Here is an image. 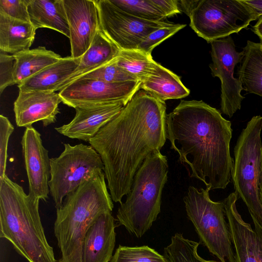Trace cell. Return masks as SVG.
Segmentation results:
<instances>
[{
  "label": "cell",
  "mask_w": 262,
  "mask_h": 262,
  "mask_svg": "<svg viewBox=\"0 0 262 262\" xmlns=\"http://www.w3.org/2000/svg\"><path fill=\"white\" fill-rule=\"evenodd\" d=\"M116 62L125 72L141 82L156 73L159 64L151 54L138 49L120 50Z\"/></svg>",
  "instance_id": "26"
},
{
  "label": "cell",
  "mask_w": 262,
  "mask_h": 262,
  "mask_svg": "<svg viewBox=\"0 0 262 262\" xmlns=\"http://www.w3.org/2000/svg\"><path fill=\"white\" fill-rule=\"evenodd\" d=\"M104 168L100 156L91 145L64 144L61 154L50 158L49 186L56 209L68 195Z\"/></svg>",
  "instance_id": "8"
},
{
  "label": "cell",
  "mask_w": 262,
  "mask_h": 262,
  "mask_svg": "<svg viewBox=\"0 0 262 262\" xmlns=\"http://www.w3.org/2000/svg\"><path fill=\"white\" fill-rule=\"evenodd\" d=\"M36 28L29 22L0 13V50L12 55L29 50L33 43Z\"/></svg>",
  "instance_id": "22"
},
{
  "label": "cell",
  "mask_w": 262,
  "mask_h": 262,
  "mask_svg": "<svg viewBox=\"0 0 262 262\" xmlns=\"http://www.w3.org/2000/svg\"><path fill=\"white\" fill-rule=\"evenodd\" d=\"M238 199L233 192L224 200L235 262H262V226L251 217L254 225L253 229L243 220L236 208Z\"/></svg>",
  "instance_id": "13"
},
{
  "label": "cell",
  "mask_w": 262,
  "mask_h": 262,
  "mask_svg": "<svg viewBox=\"0 0 262 262\" xmlns=\"http://www.w3.org/2000/svg\"><path fill=\"white\" fill-rule=\"evenodd\" d=\"M140 89L144 90L164 101L187 96L190 91L180 77L169 70L158 64L156 73L141 82Z\"/></svg>",
  "instance_id": "25"
},
{
  "label": "cell",
  "mask_w": 262,
  "mask_h": 262,
  "mask_svg": "<svg viewBox=\"0 0 262 262\" xmlns=\"http://www.w3.org/2000/svg\"><path fill=\"white\" fill-rule=\"evenodd\" d=\"M189 17L191 28L208 43L237 33L258 18L242 0H200Z\"/></svg>",
  "instance_id": "9"
},
{
  "label": "cell",
  "mask_w": 262,
  "mask_h": 262,
  "mask_svg": "<svg viewBox=\"0 0 262 262\" xmlns=\"http://www.w3.org/2000/svg\"><path fill=\"white\" fill-rule=\"evenodd\" d=\"M125 105L118 102L76 107L75 116L71 122L55 129L69 138L89 142Z\"/></svg>",
  "instance_id": "16"
},
{
  "label": "cell",
  "mask_w": 262,
  "mask_h": 262,
  "mask_svg": "<svg viewBox=\"0 0 262 262\" xmlns=\"http://www.w3.org/2000/svg\"><path fill=\"white\" fill-rule=\"evenodd\" d=\"M199 245L184 237L182 234L176 233L170 244L164 248V256L167 262H218L201 257L198 252Z\"/></svg>",
  "instance_id": "27"
},
{
  "label": "cell",
  "mask_w": 262,
  "mask_h": 262,
  "mask_svg": "<svg viewBox=\"0 0 262 262\" xmlns=\"http://www.w3.org/2000/svg\"><path fill=\"white\" fill-rule=\"evenodd\" d=\"M167 139L190 178L211 190L224 189L231 181L234 160L230 151L231 123L204 101L181 100L166 118Z\"/></svg>",
  "instance_id": "2"
},
{
  "label": "cell",
  "mask_w": 262,
  "mask_h": 262,
  "mask_svg": "<svg viewBox=\"0 0 262 262\" xmlns=\"http://www.w3.org/2000/svg\"><path fill=\"white\" fill-rule=\"evenodd\" d=\"M209 188L190 186L183 198L188 218L200 241L221 262H235L234 252L224 200L213 201Z\"/></svg>",
  "instance_id": "7"
},
{
  "label": "cell",
  "mask_w": 262,
  "mask_h": 262,
  "mask_svg": "<svg viewBox=\"0 0 262 262\" xmlns=\"http://www.w3.org/2000/svg\"><path fill=\"white\" fill-rule=\"evenodd\" d=\"M69 29L72 57H81L100 30L96 1L63 0Z\"/></svg>",
  "instance_id": "15"
},
{
  "label": "cell",
  "mask_w": 262,
  "mask_h": 262,
  "mask_svg": "<svg viewBox=\"0 0 262 262\" xmlns=\"http://www.w3.org/2000/svg\"><path fill=\"white\" fill-rule=\"evenodd\" d=\"M122 11L140 19L151 21H164L166 18L151 0H110Z\"/></svg>",
  "instance_id": "28"
},
{
  "label": "cell",
  "mask_w": 262,
  "mask_h": 262,
  "mask_svg": "<svg viewBox=\"0 0 262 262\" xmlns=\"http://www.w3.org/2000/svg\"><path fill=\"white\" fill-rule=\"evenodd\" d=\"M28 12L30 22L36 30L47 28L70 38L63 0H29Z\"/></svg>",
  "instance_id": "21"
},
{
  "label": "cell",
  "mask_w": 262,
  "mask_h": 262,
  "mask_svg": "<svg viewBox=\"0 0 262 262\" xmlns=\"http://www.w3.org/2000/svg\"><path fill=\"white\" fill-rule=\"evenodd\" d=\"M120 51L101 30H99L88 50L81 57L78 67L62 85L60 91L86 74L111 62L117 57Z\"/></svg>",
  "instance_id": "20"
},
{
  "label": "cell",
  "mask_w": 262,
  "mask_h": 262,
  "mask_svg": "<svg viewBox=\"0 0 262 262\" xmlns=\"http://www.w3.org/2000/svg\"><path fill=\"white\" fill-rule=\"evenodd\" d=\"M253 31L259 37L262 43V15L257 19L255 25L253 27Z\"/></svg>",
  "instance_id": "38"
},
{
  "label": "cell",
  "mask_w": 262,
  "mask_h": 262,
  "mask_svg": "<svg viewBox=\"0 0 262 262\" xmlns=\"http://www.w3.org/2000/svg\"><path fill=\"white\" fill-rule=\"evenodd\" d=\"M29 0H0V13L26 22H30Z\"/></svg>",
  "instance_id": "33"
},
{
  "label": "cell",
  "mask_w": 262,
  "mask_h": 262,
  "mask_svg": "<svg viewBox=\"0 0 262 262\" xmlns=\"http://www.w3.org/2000/svg\"><path fill=\"white\" fill-rule=\"evenodd\" d=\"M212 63L209 64L213 77H218L221 82V110L231 118L241 108L245 98L241 94L243 87L240 80L234 77L236 65L241 63L243 51L236 50L232 37H228L210 42Z\"/></svg>",
  "instance_id": "11"
},
{
  "label": "cell",
  "mask_w": 262,
  "mask_h": 262,
  "mask_svg": "<svg viewBox=\"0 0 262 262\" xmlns=\"http://www.w3.org/2000/svg\"><path fill=\"white\" fill-rule=\"evenodd\" d=\"M39 201L6 175L0 180V236L29 262H56L41 223Z\"/></svg>",
  "instance_id": "4"
},
{
  "label": "cell",
  "mask_w": 262,
  "mask_h": 262,
  "mask_svg": "<svg viewBox=\"0 0 262 262\" xmlns=\"http://www.w3.org/2000/svg\"><path fill=\"white\" fill-rule=\"evenodd\" d=\"M242 1L250 7L258 17L262 15V0H242Z\"/></svg>",
  "instance_id": "37"
},
{
  "label": "cell",
  "mask_w": 262,
  "mask_h": 262,
  "mask_svg": "<svg viewBox=\"0 0 262 262\" xmlns=\"http://www.w3.org/2000/svg\"><path fill=\"white\" fill-rule=\"evenodd\" d=\"M138 81L108 83L91 78H80L59 92L63 104L78 106L121 102L126 105L140 89Z\"/></svg>",
  "instance_id": "12"
},
{
  "label": "cell",
  "mask_w": 262,
  "mask_h": 262,
  "mask_svg": "<svg viewBox=\"0 0 262 262\" xmlns=\"http://www.w3.org/2000/svg\"><path fill=\"white\" fill-rule=\"evenodd\" d=\"M61 102L60 95L55 92L19 91L13 107L17 126L26 128L41 121L47 126L55 123Z\"/></svg>",
  "instance_id": "17"
},
{
  "label": "cell",
  "mask_w": 262,
  "mask_h": 262,
  "mask_svg": "<svg viewBox=\"0 0 262 262\" xmlns=\"http://www.w3.org/2000/svg\"><path fill=\"white\" fill-rule=\"evenodd\" d=\"M110 262H167L164 256L147 246H123L116 249Z\"/></svg>",
  "instance_id": "29"
},
{
  "label": "cell",
  "mask_w": 262,
  "mask_h": 262,
  "mask_svg": "<svg viewBox=\"0 0 262 262\" xmlns=\"http://www.w3.org/2000/svg\"><path fill=\"white\" fill-rule=\"evenodd\" d=\"M113 207L103 171L85 180L64 198L56 210L54 225L61 254L59 262H82L87 231L98 216L112 212Z\"/></svg>",
  "instance_id": "3"
},
{
  "label": "cell",
  "mask_w": 262,
  "mask_h": 262,
  "mask_svg": "<svg viewBox=\"0 0 262 262\" xmlns=\"http://www.w3.org/2000/svg\"><path fill=\"white\" fill-rule=\"evenodd\" d=\"M115 227L112 212L97 218L84 237L82 262H110L115 245Z\"/></svg>",
  "instance_id": "18"
},
{
  "label": "cell",
  "mask_w": 262,
  "mask_h": 262,
  "mask_svg": "<svg viewBox=\"0 0 262 262\" xmlns=\"http://www.w3.org/2000/svg\"><path fill=\"white\" fill-rule=\"evenodd\" d=\"M80 78L95 79L108 83L138 81L117 65L116 58L106 64L86 74Z\"/></svg>",
  "instance_id": "30"
},
{
  "label": "cell",
  "mask_w": 262,
  "mask_h": 262,
  "mask_svg": "<svg viewBox=\"0 0 262 262\" xmlns=\"http://www.w3.org/2000/svg\"><path fill=\"white\" fill-rule=\"evenodd\" d=\"M200 0L198 1H178L180 10L184 12L188 16L196 7Z\"/></svg>",
  "instance_id": "36"
},
{
  "label": "cell",
  "mask_w": 262,
  "mask_h": 262,
  "mask_svg": "<svg viewBox=\"0 0 262 262\" xmlns=\"http://www.w3.org/2000/svg\"><path fill=\"white\" fill-rule=\"evenodd\" d=\"M81 57H62L18 85L19 91L55 92L72 75Z\"/></svg>",
  "instance_id": "19"
},
{
  "label": "cell",
  "mask_w": 262,
  "mask_h": 262,
  "mask_svg": "<svg viewBox=\"0 0 262 262\" xmlns=\"http://www.w3.org/2000/svg\"><path fill=\"white\" fill-rule=\"evenodd\" d=\"M15 58L13 55L0 52V93L8 86L15 84L14 71Z\"/></svg>",
  "instance_id": "34"
},
{
  "label": "cell",
  "mask_w": 262,
  "mask_h": 262,
  "mask_svg": "<svg viewBox=\"0 0 262 262\" xmlns=\"http://www.w3.org/2000/svg\"><path fill=\"white\" fill-rule=\"evenodd\" d=\"M101 31L120 50L137 49L151 32L174 23L151 21L120 9L110 0H96Z\"/></svg>",
  "instance_id": "10"
},
{
  "label": "cell",
  "mask_w": 262,
  "mask_h": 262,
  "mask_svg": "<svg viewBox=\"0 0 262 262\" xmlns=\"http://www.w3.org/2000/svg\"><path fill=\"white\" fill-rule=\"evenodd\" d=\"M151 2L166 17L181 13L177 0H151Z\"/></svg>",
  "instance_id": "35"
},
{
  "label": "cell",
  "mask_w": 262,
  "mask_h": 262,
  "mask_svg": "<svg viewBox=\"0 0 262 262\" xmlns=\"http://www.w3.org/2000/svg\"><path fill=\"white\" fill-rule=\"evenodd\" d=\"M14 126L5 116H0V180L6 176L8 157V146L10 137L14 130Z\"/></svg>",
  "instance_id": "32"
},
{
  "label": "cell",
  "mask_w": 262,
  "mask_h": 262,
  "mask_svg": "<svg viewBox=\"0 0 262 262\" xmlns=\"http://www.w3.org/2000/svg\"><path fill=\"white\" fill-rule=\"evenodd\" d=\"M259 193H260V200L262 204V170H261V173L260 179V182H259Z\"/></svg>",
  "instance_id": "39"
},
{
  "label": "cell",
  "mask_w": 262,
  "mask_h": 262,
  "mask_svg": "<svg viewBox=\"0 0 262 262\" xmlns=\"http://www.w3.org/2000/svg\"><path fill=\"white\" fill-rule=\"evenodd\" d=\"M166 110L164 101L139 89L120 113L89 141L103 163L107 187L114 202L122 203L144 160L164 146Z\"/></svg>",
  "instance_id": "1"
},
{
  "label": "cell",
  "mask_w": 262,
  "mask_h": 262,
  "mask_svg": "<svg viewBox=\"0 0 262 262\" xmlns=\"http://www.w3.org/2000/svg\"><path fill=\"white\" fill-rule=\"evenodd\" d=\"M29 183V194L43 201L50 193V158L40 133L32 126L26 128L21 141Z\"/></svg>",
  "instance_id": "14"
},
{
  "label": "cell",
  "mask_w": 262,
  "mask_h": 262,
  "mask_svg": "<svg viewBox=\"0 0 262 262\" xmlns=\"http://www.w3.org/2000/svg\"><path fill=\"white\" fill-rule=\"evenodd\" d=\"M186 25L173 24L157 29L148 35L138 45L137 49L151 54L152 50L161 42L183 29Z\"/></svg>",
  "instance_id": "31"
},
{
  "label": "cell",
  "mask_w": 262,
  "mask_h": 262,
  "mask_svg": "<svg viewBox=\"0 0 262 262\" xmlns=\"http://www.w3.org/2000/svg\"><path fill=\"white\" fill-rule=\"evenodd\" d=\"M243 51L238 79L247 93L262 97V43L248 40Z\"/></svg>",
  "instance_id": "23"
},
{
  "label": "cell",
  "mask_w": 262,
  "mask_h": 262,
  "mask_svg": "<svg viewBox=\"0 0 262 262\" xmlns=\"http://www.w3.org/2000/svg\"><path fill=\"white\" fill-rule=\"evenodd\" d=\"M168 172L166 157L160 151L152 152L136 172L126 199L118 209L119 224L137 237L150 229L160 212Z\"/></svg>",
  "instance_id": "5"
},
{
  "label": "cell",
  "mask_w": 262,
  "mask_h": 262,
  "mask_svg": "<svg viewBox=\"0 0 262 262\" xmlns=\"http://www.w3.org/2000/svg\"><path fill=\"white\" fill-rule=\"evenodd\" d=\"M262 116H253L238 137L231 173L235 192L247 206L251 217L262 226L259 182L262 170Z\"/></svg>",
  "instance_id": "6"
},
{
  "label": "cell",
  "mask_w": 262,
  "mask_h": 262,
  "mask_svg": "<svg viewBox=\"0 0 262 262\" xmlns=\"http://www.w3.org/2000/svg\"><path fill=\"white\" fill-rule=\"evenodd\" d=\"M12 55L15 60L14 80L17 85L62 58L58 54L41 46Z\"/></svg>",
  "instance_id": "24"
}]
</instances>
